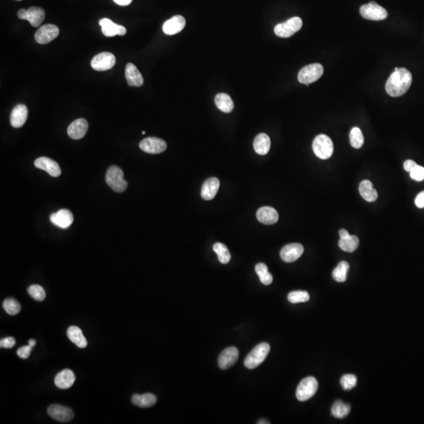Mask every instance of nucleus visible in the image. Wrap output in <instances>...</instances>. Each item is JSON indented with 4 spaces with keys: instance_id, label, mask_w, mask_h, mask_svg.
Masks as SVG:
<instances>
[{
    "instance_id": "nucleus-1",
    "label": "nucleus",
    "mask_w": 424,
    "mask_h": 424,
    "mask_svg": "<svg viewBox=\"0 0 424 424\" xmlns=\"http://www.w3.org/2000/svg\"><path fill=\"white\" fill-rule=\"evenodd\" d=\"M412 74L406 68H396L386 84V91L389 96L397 98L408 91L412 84Z\"/></svg>"
},
{
    "instance_id": "nucleus-2",
    "label": "nucleus",
    "mask_w": 424,
    "mask_h": 424,
    "mask_svg": "<svg viewBox=\"0 0 424 424\" xmlns=\"http://www.w3.org/2000/svg\"><path fill=\"white\" fill-rule=\"evenodd\" d=\"M269 351H270V347L268 343H262L255 346L245 358V367L249 369L257 368L265 361V359L269 354Z\"/></svg>"
},
{
    "instance_id": "nucleus-3",
    "label": "nucleus",
    "mask_w": 424,
    "mask_h": 424,
    "mask_svg": "<svg viewBox=\"0 0 424 424\" xmlns=\"http://www.w3.org/2000/svg\"><path fill=\"white\" fill-rule=\"evenodd\" d=\"M313 150L315 155L321 159H329L333 154L334 145L329 137L319 135L313 141Z\"/></svg>"
},
{
    "instance_id": "nucleus-4",
    "label": "nucleus",
    "mask_w": 424,
    "mask_h": 424,
    "mask_svg": "<svg viewBox=\"0 0 424 424\" xmlns=\"http://www.w3.org/2000/svg\"><path fill=\"white\" fill-rule=\"evenodd\" d=\"M106 180L108 186L115 192H124L127 187V182L124 179V172L117 166H112L108 168Z\"/></svg>"
},
{
    "instance_id": "nucleus-5",
    "label": "nucleus",
    "mask_w": 424,
    "mask_h": 424,
    "mask_svg": "<svg viewBox=\"0 0 424 424\" xmlns=\"http://www.w3.org/2000/svg\"><path fill=\"white\" fill-rule=\"evenodd\" d=\"M323 73L324 68L320 64H311L300 70L298 75L299 82L309 86V84L319 80L322 76Z\"/></svg>"
},
{
    "instance_id": "nucleus-6",
    "label": "nucleus",
    "mask_w": 424,
    "mask_h": 424,
    "mask_svg": "<svg viewBox=\"0 0 424 424\" xmlns=\"http://www.w3.org/2000/svg\"><path fill=\"white\" fill-rule=\"evenodd\" d=\"M318 389L317 379L312 376L305 378L300 382L296 389V398L300 402H306L316 394Z\"/></svg>"
},
{
    "instance_id": "nucleus-7",
    "label": "nucleus",
    "mask_w": 424,
    "mask_h": 424,
    "mask_svg": "<svg viewBox=\"0 0 424 424\" xmlns=\"http://www.w3.org/2000/svg\"><path fill=\"white\" fill-rule=\"evenodd\" d=\"M302 26V19L299 17H295L285 22L278 24L274 28V33L278 36L282 38H288L292 36L295 33L300 31Z\"/></svg>"
},
{
    "instance_id": "nucleus-8",
    "label": "nucleus",
    "mask_w": 424,
    "mask_h": 424,
    "mask_svg": "<svg viewBox=\"0 0 424 424\" xmlns=\"http://www.w3.org/2000/svg\"><path fill=\"white\" fill-rule=\"evenodd\" d=\"M18 17L21 20H29L32 26L39 27L45 19V11L40 7L32 6L28 10L20 9L18 12Z\"/></svg>"
},
{
    "instance_id": "nucleus-9",
    "label": "nucleus",
    "mask_w": 424,
    "mask_h": 424,
    "mask_svg": "<svg viewBox=\"0 0 424 424\" xmlns=\"http://www.w3.org/2000/svg\"><path fill=\"white\" fill-rule=\"evenodd\" d=\"M360 14L364 18L371 20H383L388 16V11L375 2H369L361 6Z\"/></svg>"
},
{
    "instance_id": "nucleus-10",
    "label": "nucleus",
    "mask_w": 424,
    "mask_h": 424,
    "mask_svg": "<svg viewBox=\"0 0 424 424\" xmlns=\"http://www.w3.org/2000/svg\"><path fill=\"white\" fill-rule=\"evenodd\" d=\"M116 64V57L109 52H102L93 57L90 65L93 70L104 71L113 68Z\"/></svg>"
},
{
    "instance_id": "nucleus-11",
    "label": "nucleus",
    "mask_w": 424,
    "mask_h": 424,
    "mask_svg": "<svg viewBox=\"0 0 424 424\" xmlns=\"http://www.w3.org/2000/svg\"><path fill=\"white\" fill-rule=\"evenodd\" d=\"M59 35V29L56 25H48L41 26L35 34V39L39 44H47L55 39Z\"/></svg>"
},
{
    "instance_id": "nucleus-12",
    "label": "nucleus",
    "mask_w": 424,
    "mask_h": 424,
    "mask_svg": "<svg viewBox=\"0 0 424 424\" xmlns=\"http://www.w3.org/2000/svg\"><path fill=\"white\" fill-rule=\"evenodd\" d=\"M139 147L142 151L150 154H158L163 153L167 149V143L156 137H149L143 139L139 144Z\"/></svg>"
},
{
    "instance_id": "nucleus-13",
    "label": "nucleus",
    "mask_w": 424,
    "mask_h": 424,
    "mask_svg": "<svg viewBox=\"0 0 424 424\" xmlns=\"http://www.w3.org/2000/svg\"><path fill=\"white\" fill-rule=\"evenodd\" d=\"M304 247L302 245L294 243L287 245L281 250L280 255L282 260L285 263H293L302 256Z\"/></svg>"
},
{
    "instance_id": "nucleus-14",
    "label": "nucleus",
    "mask_w": 424,
    "mask_h": 424,
    "mask_svg": "<svg viewBox=\"0 0 424 424\" xmlns=\"http://www.w3.org/2000/svg\"><path fill=\"white\" fill-rule=\"evenodd\" d=\"M47 412L51 418L58 422H70L74 417L72 410L60 405H52L49 406V408H47Z\"/></svg>"
},
{
    "instance_id": "nucleus-15",
    "label": "nucleus",
    "mask_w": 424,
    "mask_h": 424,
    "mask_svg": "<svg viewBox=\"0 0 424 424\" xmlns=\"http://www.w3.org/2000/svg\"><path fill=\"white\" fill-rule=\"evenodd\" d=\"M238 357L239 351L237 347H230L225 349L218 357V366L222 370L230 369L237 362Z\"/></svg>"
},
{
    "instance_id": "nucleus-16",
    "label": "nucleus",
    "mask_w": 424,
    "mask_h": 424,
    "mask_svg": "<svg viewBox=\"0 0 424 424\" xmlns=\"http://www.w3.org/2000/svg\"><path fill=\"white\" fill-rule=\"evenodd\" d=\"M186 26V19L181 15H176L167 20L163 25V33L166 35H176L183 30Z\"/></svg>"
},
{
    "instance_id": "nucleus-17",
    "label": "nucleus",
    "mask_w": 424,
    "mask_h": 424,
    "mask_svg": "<svg viewBox=\"0 0 424 424\" xmlns=\"http://www.w3.org/2000/svg\"><path fill=\"white\" fill-rule=\"evenodd\" d=\"M35 167L39 169L44 170L52 177H58L61 176V171L57 162L48 157H40L35 159Z\"/></svg>"
},
{
    "instance_id": "nucleus-18",
    "label": "nucleus",
    "mask_w": 424,
    "mask_h": 424,
    "mask_svg": "<svg viewBox=\"0 0 424 424\" xmlns=\"http://www.w3.org/2000/svg\"><path fill=\"white\" fill-rule=\"evenodd\" d=\"M88 130V121L85 119H77L68 127V135L74 140H79L85 136Z\"/></svg>"
},
{
    "instance_id": "nucleus-19",
    "label": "nucleus",
    "mask_w": 424,
    "mask_h": 424,
    "mask_svg": "<svg viewBox=\"0 0 424 424\" xmlns=\"http://www.w3.org/2000/svg\"><path fill=\"white\" fill-rule=\"evenodd\" d=\"M99 25L102 27V32L107 37H113L115 35H124L126 30L125 27L119 25L112 22L110 19L102 18L99 20Z\"/></svg>"
},
{
    "instance_id": "nucleus-20",
    "label": "nucleus",
    "mask_w": 424,
    "mask_h": 424,
    "mask_svg": "<svg viewBox=\"0 0 424 424\" xmlns=\"http://www.w3.org/2000/svg\"><path fill=\"white\" fill-rule=\"evenodd\" d=\"M28 114V108L25 105H18L14 108L10 114V124L15 128L21 127L26 122Z\"/></svg>"
},
{
    "instance_id": "nucleus-21",
    "label": "nucleus",
    "mask_w": 424,
    "mask_h": 424,
    "mask_svg": "<svg viewBox=\"0 0 424 424\" xmlns=\"http://www.w3.org/2000/svg\"><path fill=\"white\" fill-rule=\"evenodd\" d=\"M73 215L69 210L61 209L51 214V221L53 225L61 229H67L73 222Z\"/></svg>"
},
{
    "instance_id": "nucleus-22",
    "label": "nucleus",
    "mask_w": 424,
    "mask_h": 424,
    "mask_svg": "<svg viewBox=\"0 0 424 424\" xmlns=\"http://www.w3.org/2000/svg\"><path fill=\"white\" fill-rule=\"evenodd\" d=\"M125 76H126L127 84L130 87H141L144 83L141 72L138 68L132 63H128L125 69Z\"/></svg>"
},
{
    "instance_id": "nucleus-23",
    "label": "nucleus",
    "mask_w": 424,
    "mask_h": 424,
    "mask_svg": "<svg viewBox=\"0 0 424 424\" xmlns=\"http://www.w3.org/2000/svg\"><path fill=\"white\" fill-rule=\"evenodd\" d=\"M256 217L258 220L263 224L273 225L278 222L279 214L278 212L271 207H263L258 210Z\"/></svg>"
},
{
    "instance_id": "nucleus-24",
    "label": "nucleus",
    "mask_w": 424,
    "mask_h": 424,
    "mask_svg": "<svg viewBox=\"0 0 424 424\" xmlns=\"http://www.w3.org/2000/svg\"><path fill=\"white\" fill-rule=\"evenodd\" d=\"M219 181L216 177H210L203 184L201 188V196L205 200H211L216 196L219 189Z\"/></svg>"
},
{
    "instance_id": "nucleus-25",
    "label": "nucleus",
    "mask_w": 424,
    "mask_h": 424,
    "mask_svg": "<svg viewBox=\"0 0 424 424\" xmlns=\"http://www.w3.org/2000/svg\"><path fill=\"white\" fill-rule=\"evenodd\" d=\"M76 380V376L73 371L70 369H64L63 371L57 374L54 379V384L60 389H66L71 388Z\"/></svg>"
},
{
    "instance_id": "nucleus-26",
    "label": "nucleus",
    "mask_w": 424,
    "mask_h": 424,
    "mask_svg": "<svg viewBox=\"0 0 424 424\" xmlns=\"http://www.w3.org/2000/svg\"><path fill=\"white\" fill-rule=\"evenodd\" d=\"M270 145H271V142H270L269 137L264 133L259 134L255 137L254 143H253L255 153L262 156L265 155L269 153Z\"/></svg>"
},
{
    "instance_id": "nucleus-27",
    "label": "nucleus",
    "mask_w": 424,
    "mask_h": 424,
    "mask_svg": "<svg viewBox=\"0 0 424 424\" xmlns=\"http://www.w3.org/2000/svg\"><path fill=\"white\" fill-rule=\"evenodd\" d=\"M359 192L364 200L368 202H374L377 200V191L373 188V185L369 180H364L359 186Z\"/></svg>"
},
{
    "instance_id": "nucleus-28",
    "label": "nucleus",
    "mask_w": 424,
    "mask_h": 424,
    "mask_svg": "<svg viewBox=\"0 0 424 424\" xmlns=\"http://www.w3.org/2000/svg\"><path fill=\"white\" fill-rule=\"evenodd\" d=\"M67 336L72 343L80 348H85L88 346V341L79 327L71 326L68 328Z\"/></svg>"
},
{
    "instance_id": "nucleus-29",
    "label": "nucleus",
    "mask_w": 424,
    "mask_h": 424,
    "mask_svg": "<svg viewBox=\"0 0 424 424\" xmlns=\"http://www.w3.org/2000/svg\"><path fill=\"white\" fill-rule=\"evenodd\" d=\"M133 404L140 408H149L154 406L157 402V398L154 394L150 393L141 394H134L131 398Z\"/></svg>"
},
{
    "instance_id": "nucleus-30",
    "label": "nucleus",
    "mask_w": 424,
    "mask_h": 424,
    "mask_svg": "<svg viewBox=\"0 0 424 424\" xmlns=\"http://www.w3.org/2000/svg\"><path fill=\"white\" fill-rule=\"evenodd\" d=\"M214 102H215L217 108L222 112H226V113L232 112V109L234 108V105H233V102L231 99L230 96L227 94H225V93L217 94L214 98Z\"/></svg>"
},
{
    "instance_id": "nucleus-31",
    "label": "nucleus",
    "mask_w": 424,
    "mask_h": 424,
    "mask_svg": "<svg viewBox=\"0 0 424 424\" xmlns=\"http://www.w3.org/2000/svg\"><path fill=\"white\" fill-rule=\"evenodd\" d=\"M359 239L356 236L350 235L346 238L340 239L338 241V246L343 251L347 252H353L358 247Z\"/></svg>"
},
{
    "instance_id": "nucleus-32",
    "label": "nucleus",
    "mask_w": 424,
    "mask_h": 424,
    "mask_svg": "<svg viewBox=\"0 0 424 424\" xmlns=\"http://www.w3.org/2000/svg\"><path fill=\"white\" fill-rule=\"evenodd\" d=\"M350 269L349 263L346 261H342L338 263L336 268L333 270V279L337 282H344L347 281V273Z\"/></svg>"
},
{
    "instance_id": "nucleus-33",
    "label": "nucleus",
    "mask_w": 424,
    "mask_h": 424,
    "mask_svg": "<svg viewBox=\"0 0 424 424\" xmlns=\"http://www.w3.org/2000/svg\"><path fill=\"white\" fill-rule=\"evenodd\" d=\"M351 410L350 405L345 404L342 401H337L332 407V414L336 418L343 419L350 413Z\"/></svg>"
},
{
    "instance_id": "nucleus-34",
    "label": "nucleus",
    "mask_w": 424,
    "mask_h": 424,
    "mask_svg": "<svg viewBox=\"0 0 424 424\" xmlns=\"http://www.w3.org/2000/svg\"><path fill=\"white\" fill-rule=\"evenodd\" d=\"M255 272L259 276V280L264 285H269L273 282V276L268 271V267L264 263H259L255 265Z\"/></svg>"
},
{
    "instance_id": "nucleus-35",
    "label": "nucleus",
    "mask_w": 424,
    "mask_h": 424,
    "mask_svg": "<svg viewBox=\"0 0 424 424\" xmlns=\"http://www.w3.org/2000/svg\"><path fill=\"white\" fill-rule=\"evenodd\" d=\"M213 250L218 255V259L222 264H227L230 261L231 255L226 245L222 243H216L213 246Z\"/></svg>"
},
{
    "instance_id": "nucleus-36",
    "label": "nucleus",
    "mask_w": 424,
    "mask_h": 424,
    "mask_svg": "<svg viewBox=\"0 0 424 424\" xmlns=\"http://www.w3.org/2000/svg\"><path fill=\"white\" fill-rule=\"evenodd\" d=\"M350 141L351 145L355 149H360L363 145L364 139L363 134L361 132V129L358 127H353L350 133Z\"/></svg>"
},
{
    "instance_id": "nucleus-37",
    "label": "nucleus",
    "mask_w": 424,
    "mask_h": 424,
    "mask_svg": "<svg viewBox=\"0 0 424 424\" xmlns=\"http://www.w3.org/2000/svg\"><path fill=\"white\" fill-rule=\"evenodd\" d=\"M2 306L5 311L10 315H16L20 311V303L15 299H6L2 303Z\"/></svg>"
},
{
    "instance_id": "nucleus-38",
    "label": "nucleus",
    "mask_w": 424,
    "mask_h": 424,
    "mask_svg": "<svg viewBox=\"0 0 424 424\" xmlns=\"http://www.w3.org/2000/svg\"><path fill=\"white\" fill-rule=\"evenodd\" d=\"M288 300L292 303L306 302L310 300V295L306 291H294L288 294Z\"/></svg>"
},
{
    "instance_id": "nucleus-39",
    "label": "nucleus",
    "mask_w": 424,
    "mask_h": 424,
    "mask_svg": "<svg viewBox=\"0 0 424 424\" xmlns=\"http://www.w3.org/2000/svg\"><path fill=\"white\" fill-rule=\"evenodd\" d=\"M28 293L30 295L32 298L34 299L36 301H39V302H42L46 298L45 291L43 289V287H41L38 284H33V285L29 286V288H28Z\"/></svg>"
},
{
    "instance_id": "nucleus-40",
    "label": "nucleus",
    "mask_w": 424,
    "mask_h": 424,
    "mask_svg": "<svg viewBox=\"0 0 424 424\" xmlns=\"http://www.w3.org/2000/svg\"><path fill=\"white\" fill-rule=\"evenodd\" d=\"M357 377L352 374H347L341 378L340 384L342 388L344 389H353L355 386L357 385Z\"/></svg>"
},
{
    "instance_id": "nucleus-41",
    "label": "nucleus",
    "mask_w": 424,
    "mask_h": 424,
    "mask_svg": "<svg viewBox=\"0 0 424 424\" xmlns=\"http://www.w3.org/2000/svg\"><path fill=\"white\" fill-rule=\"evenodd\" d=\"M410 176L412 179L417 182L423 181L424 180V167L420 165L416 166L414 169L410 172Z\"/></svg>"
},
{
    "instance_id": "nucleus-42",
    "label": "nucleus",
    "mask_w": 424,
    "mask_h": 424,
    "mask_svg": "<svg viewBox=\"0 0 424 424\" xmlns=\"http://www.w3.org/2000/svg\"><path fill=\"white\" fill-rule=\"evenodd\" d=\"M33 347H31L30 345L25 346V347H20L17 351V353L18 355L20 358L27 359L29 358L30 356L31 352L33 350Z\"/></svg>"
},
{
    "instance_id": "nucleus-43",
    "label": "nucleus",
    "mask_w": 424,
    "mask_h": 424,
    "mask_svg": "<svg viewBox=\"0 0 424 424\" xmlns=\"http://www.w3.org/2000/svg\"><path fill=\"white\" fill-rule=\"evenodd\" d=\"M16 344V340L14 337H7L2 338L0 341V347L1 348L10 349L15 347Z\"/></svg>"
},
{
    "instance_id": "nucleus-44",
    "label": "nucleus",
    "mask_w": 424,
    "mask_h": 424,
    "mask_svg": "<svg viewBox=\"0 0 424 424\" xmlns=\"http://www.w3.org/2000/svg\"><path fill=\"white\" fill-rule=\"evenodd\" d=\"M417 165L418 164L416 162L413 161L412 159H408L404 163V168L406 172H411Z\"/></svg>"
},
{
    "instance_id": "nucleus-45",
    "label": "nucleus",
    "mask_w": 424,
    "mask_h": 424,
    "mask_svg": "<svg viewBox=\"0 0 424 424\" xmlns=\"http://www.w3.org/2000/svg\"><path fill=\"white\" fill-rule=\"evenodd\" d=\"M415 204L419 208H424V191L420 193L416 196Z\"/></svg>"
},
{
    "instance_id": "nucleus-46",
    "label": "nucleus",
    "mask_w": 424,
    "mask_h": 424,
    "mask_svg": "<svg viewBox=\"0 0 424 424\" xmlns=\"http://www.w3.org/2000/svg\"><path fill=\"white\" fill-rule=\"evenodd\" d=\"M113 1L120 6H127L131 4V2H132V0H113Z\"/></svg>"
},
{
    "instance_id": "nucleus-47",
    "label": "nucleus",
    "mask_w": 424,
    "mask_h": 424,
    "mask_svg": "<svg viewBox=\"0 0 424 424\" xmlns=\"http://www.w3.org/2000/svg\"><path fill=\"white\" fill-rule=\"evenodd\" d=\"M339 236H340V239H343L346 238V237H349V236H350V234H349V232H347L346 230H344V229H342V230H340V231H339Z\"/></svg>"
},
{
    "instance_id": "nucleus-48",
    "label": "nucleus",
    "mask_w": 424,
    "mask_h": 424,
    "mask_svg": "<svg viewBox=\"0 0 424 424\" xmlns=\"http://www.w3.org/2000/svg\"><path fill=\"white\" fill-rule=\"evenodd\" d=\"M35 343H36V342H35V339H33V338H32V339H29V344L30 345L31 347H35Z\"/></svg>"
},
{
    "instance_id": "nucleus-49",
    "label": "nucleus",
    "mask_w": 424,
    "mask_h": 424,
    "mask_svg": "<svg viewBox=\"0 0 424 424\" xmlns=\"http://www.w3.org/2000/svg\"><path fill=\"white\" fill-rule=\"evenodd\" d=\"M269 424V423L268 422V421H266V420H260V421H259V422H258V424Z\"/></svg>"
},
{
    "instance_id": "nucleus-50",
    "label": "nucleus",
    "mask_w": 424,
    "mask_h": 424,
    "mask_svg": "<svg viewBox=\"0 0 424 424\" xmlns=\"http://www.w3.org/2000/svg\"><path fill=\"white\" fill-rule=\"evenodd\" d=\"M16 1H22V0H16Z\"/></svg>"
}]
</instances>
